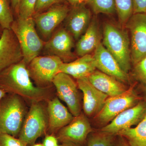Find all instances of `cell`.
Instances as JSON below:
<instances>
[{
    "instance_id": "cell-19",
    "label": "cell",
    "mask_w": 146,
    "mask_h": 146,
    "mask_svg": "<svg viewBox=\"0 0 146 146\" xmlns=\"http://www.w3.org/2000/svg\"><path fill=\"white\" fill-rule=\"evenodd\" d=\"M102 38L98 22L96 18L94 17L86 31L76 44V55L80 57L94 52L101 42Z\"/></svg>"
},
{
    "instance_id": "cell-7",
    "label": "cell",
    "mask_w": 146,
    "mask_h": 146,
    "mask_svg": "<svg viewBox=\"0 0 146 146\" xmlns=\"http://www.w3.org/2000/svg\"><path fill=\"white\" fill-rule=\"evenodd\" d=\"M140 98L133 87H130L122 94L108 97L103 107L95 117V119L98 123L104 127L121 112L137 104L140 102Z\"/></svg>"
},
{
    "instance_id": "cell-1",
    "label": "cell",
    "mask_w": 146,
    "mask_h": 146,
    "mask_svg": "<svg viewBox=\"0 0 146 146\" xmlns=\"http://www.w3.org/2000/svg\"><path fill=\"white\" fill-rule=\"evenodd\" d=\"M0 87L7 94L18 95L30 104L47 102L54 97L53 86L40 88L33 84L27 65L23 60L0 73Z\"/></svg>"
},
{
    "instance_id": "cell-14",
    "label": "cell",
    "mask_w": 146,
    "mask_h": 146,
    "mask_svg": "<svg viewBox=\"0 0 146 146\" xmlns=\"http://www.w3.org/2000/svg\"><path fill=\"white\" fill-rule=\"evenodd\" d=\"M76 82L79 89L83 93L82 108L84 114L89 117H95L109 97L94 87L88 77L78 79Z\"/></svg>"
},
{
    "instance_id": "cell-33",
    "label": "cell",
    "mask_w": 146,
    "mask_h": 146,
    "mask_svg": "<svg viewBox=\"0 0 146 146\" xmlns=\"http://www.w3.org/2000/svg\"><path fill=\"white\" fill-rule=\"evenodd\" d=\"M113 146H131L123 136L116 135Z\"/></svg>"
},
{
    "instance_id": "cell-10",
    "label": "cell",
    "mask_w": 146,
    "mask_h": 146,
    "mask_svg": "<svg viewBox=\"0 0 146 146\" xmlns=\"http://www.w3.org/2000/svg\"><path fill=\"white\" fill-rule=\"evenodd\" d=\"M125 27L130 34L131 56L134 65L146 56V13L133 14Z\"/></svg>"
},
{
    "instance_id": "cell-4",
    "label": "cell",
    "mask_w": 146,
    "mask_h": 146,
    "mask_svg": "<svg viewBox=\"0 0 146 146\" xmlns=\"http://www.w3.org/2000/svg\"><path fill=\"white\" fill-rule=\"evenodd\" d=\"M11 29L18 39L27 65L43 51L45 42L39 36L33 17L26 19L15 18Z\"/></svg>"
},
{
    "instance_id": "cell-40",
    "label": "cell",
    "mask_w": 146,
    "mask_h": 146,
    "mask_svg": "<svg viewBox=\"0 0 146 146\" xmlns=\"http://www.w3.org/2000/svg\"><path fill=\"white\" fill-rule=\"evenodd\" d=\"M32 146H43L42 144L41 143H35Z\"/></svg>"
},
{
    "instance_id": "cell-6",
    "label": "cell",
    "mask_w": 146,
    "mask_h": 146,
    "mask_svg": "<svg viewBox=\"0 0 146 146\" xmlns=\"http://www.w3.org/2000/svg\"><path fill=\"white\" fill-rule=\"evenodd\" d=\"M63 63L59 58L55 56H38L27 65L31 78L35 85L40 88L54 86L55 76L60 72Z\"/></svg>"
},
{
    "instance_id": "cell-39",
    "label": "cell",
    "mask_w": 146,
    "mask_h": 146,
    "mask_svg": "<svg viewBox=\"0 0 146 146\" xmlns=\"http://www.w3.org/2000/svg\"><path fill=\"white\" fill-rule=\"evenodd\" d=\"M144 94H145V97L146 99V83L144 84Z\"/></svg>"
},
{
    "instance_id": "cell-30",
    "label": "cell",
    "mask_w": 146,
    "mask_h": 146,
    "mask_svg": "<svg viewBox=\"0 0 146 146\" xmlns=\"http://www.w3.org/2000/svg\"><path fill=\"white\" fill-rule=\"evenodd\" d=\"M136 77L143 83H146V56L134 65Z\"/></svg>"
},
{
    "instance_id": "cell-18",
    "label": "cell",
    "mask_w": 146,
    "mask_h": 146,
    "mask_svg": "<svg viewBox=\"0 0 146 146\" xmlns=\"http://www.w3.org/2000/svg\"><path fill=\"white\" fill-rule=\"evenodd\" d=\"M47 110L48 115L47 134L56 135L58 131L70 123L74 118L72 113L56 97L47 102Z\"/></svg>"
},
{
    "instance_id": "cell-37",
    "label": "cell",
    "mask_w": 146,
    "mask_h": 146,
    "mask_svg": "<svg viewBox=\"0 0 146 146\" xmlns=\"http://www.w3.org/2000/svg\"><path fill=\"white\" fill-rule=\"evenodd\" d=\"M7 94V93L0 87V100L2 99Z\"/></svg>"
},
{
    "instance_id": "cell-28",
    "label": "cell",
    "mask_w": 146,
    "mask_h": 146,
    "mask_svg": "<svg viewBox=\"0 0 146 146\" xmlns=\"http://www.w3.org/2000/svg\"><path fill=\"white\" fill-rule=\"evenodd\" d=\"M67 3V0H37L35 7L34 14L44 11L55 5Z\"/></svg>"
},
{
    "instance_id": "cell-23",
    "label": "cell",
    "mask_w": 146,
    "mask_h": 146,
    "mask_svg": "<svg viewBox=\"0 0 146 146\" xmlns=\"http://www.w3.org/2000/svg\"><path fill=\"white\" fill-rule=\"evenodd\" d=\"M116 12L121 26L124 27L133 14L132 0H114Z\"/></svg>"
},
{
    "instance_id": "cell-35",
    "label": "cell",
    "mask_w": 146,
    "mask_h": 146,
    "mask_svg": "<svg viewBox=\"0 0 146 146\" xmlns=\"http://www.w3.org/2000/svg\"><path fill=\"white\" fill-rule=\"evenodd\" d=\"M21 0H11V7L13 9L14 17L16 18L18 13L19 5Z\"/></svg>"
},
{
    "instance_id": "cell-5",
    "label": "cell",
    "mask_w": 146,
    "mask_h": 146,
    "mask_svg": "<svg viewBox=\"0 0 146 146\" xmlns=\"http://www.w3.org/2000/svg\"><path fill=\"white\" fill-rule=\"evenodd\" d=\"M48 127L46 102L32 103L18 138L27 145L32 146L38 138L47 134Z\"/></svg>"
},
{
    "instance_id": "cell-25",
    "label": "cell",
    "mask_w": 146,
    "mask_h": 146,
    "mask_svg": "<svg viewBox=\"0 0 146 146\" xmlns=\"http://www.w3.org/2000/svg\"><path fill=\"white\" fill-rule=\"evenodd\" d=\"M14 20L11 0H0V24L3 29H10Z\"/></svg>"
},
{
    "instance_id": "cell-38",
    "label": "cell",
    "mask_w": 146,
    "mask_h": 146,
    "mask_svg": "<svg viewBox=\"0 0 146 146\" xmlns=\"http://www.w3.org/2000/svg\"><path fill=\"white\" fill-rule=\"evenodd\" d=\"M4 29H3V27H2L1 25L0 24V39L2 35L3 34V32L4 31Z\"/></svg>"
},
{
    "instance_id": "cell-15",
    "label": "cell",
    "mask_w": 146,
    "mask_h": 146,
    "mask_svg": "<svg viewBox=\"0 0 146 146\" xmlns=\"http://www.w3.org/2000/svg\"><path fill=\"white\" fill-rule=\"evenodd\" d=\"M23 60V53L16 35L11 29H5L0 39V73Z\"/></svg>"
},
{
    "instance_id": "cell-8",
    "label": "cell",
    "mask_w": 146,
    "mask_h": 146,
    "mask_svg": "<svg viewBox=\"0 0 146 146\" xmlns=\"http://www.w3.org/2000/svg\"><path fill=\"white\" fill-rule=\"evenodd\" d=\"M68 3L57 4L33 16L35 27L46 42L65 21L70 7Z\"/></svg>"
},
{
    "instance_id": "cell-13",
    "label": "cell",
    "mask_w": 146,
    "mask_h": 146,
    "mask_svg": "<svg viewBox=\"0 0 146 146\" xmlns=\"http://www.w3.org/2000/svg\"><path fill=\"white\" fill-rule=\"evenodd\" d=\"M93 131L87 116L82 112L74 117L72 121L58 131L55 136L61 143L72 142L84 146Z\"/></svg>"
},
{
    "instance_id": "cell-32",
    "label": "cell",
    "mask_w": 146,
    "mask_h": 146,
    "mask_svg": "<svg viewBox=\"0 0 146 146\" xmlns=\"http://www.w3.org/2000/svg\"><path fill=\"white\" fill-rule=\"evenodd\" d=\"M58 140L56 136L53 134H47L43 140V146H62L58 143Z\"/></svg>"
},
{
    "instance_id": "cell-22",
    "label": "cell",
    "mask_w": 146,
    "mask_h": 146,
    "mask_svg": "<svg viewBox=\"0 0 146 146\" xmlns=\"http://www.w3.org/2000/svg\"><path fill=\"white\" fill-rule=\"evenodd\" d=\"M117 135L123 136L131 146H146V115L136 127L121 131Z\"/></svg>"
},
{
    "instance_id": "cell-29",
    "label": "cell",
    "mask_w": 146,
    "mask_h": 146,
    "mask_svg": "<svg viewBox=\"0 0 146 146\" xmlns=\"http://www.w3.org/2000/svg\"><path fill=\"white\" fill-rule=\"evenodd\" d=\"M0 146H27L18 138L7 134H0Z\"/></svg>"
},
{
    "instance_id": "cell-36",
    "label": "cell",
    "mask_w": 146,
    "mask_h": 146,
    "mask_svg": "<svg viewBox=\"0 0 146 146\" xmlns=\"http://www.w3.org/2000/svg\"><path fill=\"white\" fill-rule=\"evenodd\" d=\"M62 146H84L80 144L75 143L72 142H65L61 143Z\"/></svg>"
},
{
    "instance_id": "cell-34",
    "label": "cell",
    "mask_w": 146,
    "mask_h": 146,
    "mask_svg": "<svg viewBox=\"0 0 146 146\" xmlns=\"http://www.w3.org/2000/svg\"><path fill=\"white\" fill-rule=\"evenodd\" d=\"M70 6L87 5L89 0H67Z\"/></svg>"
},
{
    "instance_id": "cell-24",
    "label": "cell",
    "mask_w": 146,
    "mask_h": 146,
    "mask_svg": "<svg viewBox=\"0 0 146 146\" xmlns=\"http://www.w3.org/2000/svg\"><path fill=\"white\" fill-rule=\"evenodd\" d=\"M116 136L99 130L93 131L87 138V146H113Z\"/></svg>"
},
{
    "instance_id": "cell-21",
    "label": "cell",
    "mask_w": 146,
    "mask_h": 146,
    "mask_svg": "<svg viewBox=\"0 0 146 146\" xmlns=\"http://www.w3.org/2000/svg\"><path fill=\"white\" fill-rule=\"evenodd\" d=\"M93 55L86 54L70 63H62L60 72L69 75L76 79L88 77L96 70Z\"/></svg>"
},
{
    "instance_id": "cell-12",
    "label": "cell",
    "mask_w": 146,
    "mask_h": 146,
    "mask_svg": "<svg viewBox=\"0 0 146 146\" xmlns=\"http://www.w3.org/2000/svg\"><path fill=\"white\" fill-rule=\"evenodd\" d=\"M146 115V102L140 101L133 107L125 110L99 131L117 135L120 131L137 125Z\"/></svg>"
},
{
    "instance_id": "cell-11",
    "label": "cell",
    "mask_w": 146,
    "mask_h": 146,
    "mask_svg": "<svg viewBox=\"0 0 146 146\" xmlns=\"http://www.w3.org/2000/svg\"><path fill=\"white\" fill-rule=\"evenodd\" d=\"M58 98L65 102L74 117L82 112L81 97L76 82L69 75L58 73L53 80Z\"/></svg>"
},
{
    "instance_id": "cell-27",
    "label": "cell",
    "mask_w": 146,
    "mask_h": 146,
    "mask_svg": "<svg viewBox=\"0 0 146 146\" xmlns=\"http://www.w3.org/2000/svg\"><path fill=\"white\" fill-rule=\"evenodd\" d=\"M37 0H21L16 18L26 19L32 18L35 13V7Z\"/></svg>"
},
{
    "instance_id": "cell-3",
    "label": "cell",
    "mask_w": 146,
    "mask_h": 146,
    "mask_svg": "<svg viewBox=\"0 0 146 146\" xmlns=\"http://www.w3.org/2000/svg\"><path fill=\"white\" fill-rule=\"evenodd\" d=\"M117 61L124 72L128 74L131 68L130 37L126 29L111 23L104 24L102 42Z\"/></svg>"
},
{
    "instance_id": "cell-17",
    "label": "cell",
    "mask_w": 146,
    "mask_h": 146,
    "mask_svg": "<svg viewBox=\"0 0 146 146\" xmlns=\"http://www.w3.org/2000/svg\"><path fill=\"white\" fill-rule=\"evenodd\" d=\"M91 19V10L86 5L70 6L64 21L65 28L78 41L86 31Z\"/></svg>"
},
{
    "instance_id": "cell-31",
    "label": "cell",
    "mask_w": 146,
    "mask_h": 146,
    "mask_svg": "<svg viewBox=\"0 0 146 146\" xmlns=\"http://www.w3.org/2000/svg\"><path fill=\"white\" fill-rule=\"evenodd\" d=\"M133 4V14L138 13H146V0H132Z\"/></svg>"
},
{
    "instance_id": "cell-16",
    "label": "cell",
    "mask_w": 146,
    "mask_h": 146,
    "mask_svg": "<svg viewBox=\"0 0 146 146\" xmlns=\"http://www.w3.org/2000/svg\"><path fill=\"white\" fill-rule=\"evenodd\" d=\"M95 65L96 69L121 82H129L128 74L123 71L117 61L103 44L98 45L94 52Z\"/></svg>"
},
{
    "instance_id": "cell-2",
    "label": "cell",
    "mask_w": 146,
    "mask_h": 146,
    "mask_svg": "<svg viewBox=\"0 0 146 146\" xmlns=\"http://www.w3.org/2000/svg\"><path fill=\"white\" fill-rule=\"evenodd\" d=\"M18 95L7 94L0 100V134L18 138L29 108Z\"/></svg>"
},
{
    "instance_id": "cell-26",
    "label": "cell",
    "mask_w": 146,
    "mask_h": 146,
    "mask_svg": "<svg viewBox=\"0 0 146 146\" xmlns=\"http://www.w3.org/2000/svg\"><path fill=\"white\" fill-rule=\"evenodd\" d=\"M87 4L96 14L112 15L116 12L114 0H89Z\"/></svg>"
},
{
    "instance_id": "cell-20",
    "label": "cell",
    "mask_w": 146,
    "mask_h": 146,
    "mask_svg": "<svg viewBox=\"0 0 146 146\" xmlns=\"http://www.w3.org/2000/svg\"><path fill=\"white\" fill-rule=\"evenodd\" d=\"M88 78L94 87L108 97L122 94L127 89L122 82L98 70H96Z\"/></svg>"
},
{
    "instance_id": "cell-9",
    "label": "cell",
    "mask_w": 146,
    "mask_h": 146,
    "mask_svg": "<svg viewBox=\"0 0 146 146\" xmlns=\"http://www.w3.org/2000/svg\"><path fill=\"white\" fill-rule=\"evenodd\" d=\"M74 41L72 35L65 27H59L45 42L43 51L45 55L55 56L63 63H70L78 58L72 51Z\"/></svg>"
}]
</instances>
